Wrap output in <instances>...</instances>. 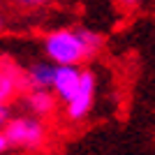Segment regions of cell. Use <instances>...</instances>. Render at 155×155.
<instances>
[{
  "instance_id": "1",
  "label": "cell",
  "mask_w": 155,
  "mask_h": 155,
  "mask_svg": "<svg viewBox=\"0 0 155 155\" xmlns=\"http://www.w3.org/2000/svg\"><path fill=\"white\" fill-rule=\"evenodd\" d=\"M102 35L93 28H56L42 37L44 58L53 65H81L91 60L102 49Z\"/></svg>"
},
{
  "instance_id": "2",
  "label": "cell",
  "mask_w": 155,
  "mask_h": 155,
  "mask_svg": "<svg viewBox=\"0 0 155 155\" xmlns=\"http://www.w3.org/2000/svg\"><path fill=\"white\" fill-rule=\"evenodd\" d=\"M5 137L9 139L14 150H26V153H37L49 141V127L42 118H35L26 111L12 114L9 120L2 127Z\"/></svg>"
},
{
  "instance_id": "3",
  "label": "cell",
  "mask_w": 155,
  "mask_h": 155,
  "mask_svg": "<svg viewBox=\"0 0 155 155\" xmlns=\"http://www.w3.org/2000/svg\"><path fill=\"white\" fill-rule=\"evenodd\" d=\"M26 91V77L23 67L16 60L0 56V130L12 116V104Z\"/></svg>"
},
{
  "instance_id": "4",
  "label": "cell",
  "mask_w": 155,
  "mask_h": 155,
  "mask_svg": "<svg viewBox=\"0 0 155 155\" xmlns=\"http://www.w3.org/2000/svg\"><path fill=\"white\" fill-rule=\"evenodd\" d=\"M95 91H97V77L93 74V70L81 67V79H79L77 91L72 93V97L63 104V107H65V116L70 118L72 123L84 120V118L93 111V104H95Z\"/></svg>"
},
{
  "instance_id": "5",
  "label": "cell",
  "mask_w": 155,
  "mask_h": 155,
  "mask_svg": "<svg viewBox=\"0 0 155 155\" xmlns=\"http://www.w3.org/2000/svg\"><path fill=\"white\" fill-rule=\"evenodd\" d=\"M19 104L26 114L46 120V118H51L56 114L60 102H58V97L51 93V88H28V91L21 93Z\"/></svg>"
},
{
  "instance_id": "6",
  "label": "cell",
  "mask_w": 155,
  "mask_h": 155,
  "mask_svg": "<svg viewBox=\"0 0 155 155\" xmlns=\"http://www.w3.org/2000/svg\"><path fill=\"white\" fill-rule=\"evenodd\" d=\"M79 79H81V67L77 65H56L51 79V93L58 97V102H67L72 93L77 91Z\"/></svg>"
},
{
  "instance_id": "7",
  "label": "cell",
  "mask_w": 155,
  "mask_h": 155,
  "mask_svg": "<svg viewBox=\"0 0 155 155\" xmlns=\"http://www.w3.org/2000/svg\"><path fill=\"white\" fill-rule=\"evenodd\" d=\"M56 65L49 63L46 58L32 60L28 67H23V77H26V91L28 88H51V79Z\"/></svg>"
},
{
  "instance_id": "8",
  "label": "cell",
  "mask_w": 155,
  "mask_h": 155,
  "mask_svg": "<svg viewBox=\"0 0 155 155\" xmlns=\"http://www.w3.org/2000/svg\"><path fill=\"white\" fill-rule=\"evenodd\" d=\"M14 5L23 9V12H37V9H44L53 2V0H12Z\"/></svg>"
},
{
  "instance_id": "9",
  "label": "cell",
  "mask_w": 155,
  "mask_h": 155,
  "mask_svg": "<svg viewBox=\"0 0 155 155\" xmlns=\"http://www.w3.org/2000/svg\"><path fill=\"white\" fill-rule=\"evenodd\" d=\"M12 143H9V139L5 137V132L0 130V155H7V153H12Z\"/></svg>"
},
{
  "instance_id": "10",
  "label": "cell",
  "mask_w": 155,
  "mask_h": 155,
  "mask_svg": "<svg viewBox=\"0 0 155 155\" xmlns=\"http://www.w3.org/2000/svg\"><path fill=\"white\" fill-rule=\"evenodd\" d=\"M120 2H123L125 7H137L139 2H141V0H120Z\"/></svg>"
},
{
  "instance_id": "11",
  "label": "cell",
  "mask_w": 155,
  "mask_h": 155,
  "mask_svg": "<svg viewBox=\"0 0 155 155\" xmlns=\"http://www.w3.org/2000/svg\"><path fill=\"white\" fill-rule=\"evenodd\" d=\"M2 28H5V21H2V16H0V30H2Z\"/></svg>"
}]
</instances>
